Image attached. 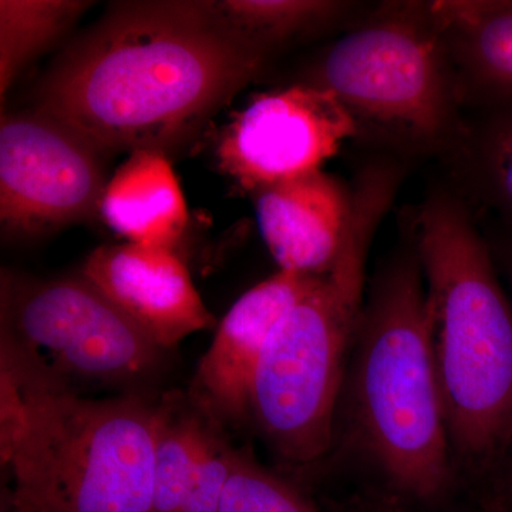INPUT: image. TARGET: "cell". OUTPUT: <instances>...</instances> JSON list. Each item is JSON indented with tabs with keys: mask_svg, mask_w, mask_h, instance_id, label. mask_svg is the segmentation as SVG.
<instances>
[{
	"mask_svg": "<svg viewBox=\"0 0 512 512\" xmlns=\"http://www.w3.org/2000/svg\"><path fill=\"white\" fill-rule=\"evenodd\" d=\"M93 2L0 0V97L40 53L67 32Z\"/></svg>",
	"mask_w": 512,
	"mask_h": 512,
	"instance_id": "cell-17",
	"label": "cell"
},
{
	"mask_svg": "<svg viewBox=\"0 0 512 512\" xmlns=\"http://www.w3.org/2000/svg\"><path fill=\"white\" fill-rule=\"evenodd\" d=\"M160 397L87 399L40 366L6 467L13 512H151Z\"/></svg>",
	"mask_w": 512,
	"mask_h": 512,
	"instance_id": "cell-5",
	"label": "cell"
},
{
	"mask_svg": "<svg viewBox=\"0 0 512 512\" xmlns=\"http://www.w3.org/2000/svg\"><path fill=\"white\" fill-rule=\"evenodd\" d=\"M315 278L278 271L245 292L221 320L187 392L212 423L225 429L249 420L252 386L266 343Z\"/></svg>",
	"mask_w": 512,
	"mask_h": 512,
	"instance_id": "cell-10",
	"label": "cell"
},
{
	"mask_svg": "<svg viewBox=\"0 0 512 512\" xmlns=\"http://www.w3.org/2000/svg\"><path fill=\"white\" fill-rule=\"evenodd\" d=\"M427 292L431 355L456 464L512 440V308L466 201L431 191L410 222Z\"/></svg>",
	"mask_w": 512,
	"mask_h": 512,
	"instance_id": "cell-3",
	"label": "cell"
},
{
	"mask_svg": "<svg viewBox=\"0 0 512 512\" xmlns=\"http://www.w3.org/2000/svg\"><path fill=\"white\" fill-rule=\"evenodd\" d=\"M80 274L167 352L218 326L177 249L103 245L87 256Z\"/></svg>",
	"mask_w": 512,
	"mask_h": 512,
	"instance_id": "cell-11",
	"label": "cell"
},
{
	"mask_svg": "<svg viewBox=\"0 0 512 512\" xmlns=\"http://www.w3.org/2000/svg\"><path fill=\"white\" fill-rule=\"evenodd\" d=\"M403 177L402 168L389 161L360 171L335 265L313 279L266 343L249 421L291 466H312L335 448L340 396L365 306L367 258Z\"/></svg>",
	"mask_w": 512,
	"mask_h": 512,
	"instance_id": "cell-4",
	"label": "cell"
},
{
	"mask_svg": "<svg viewBox=\"0 0 512 512\" xmlns=\"http://www.w3.org/2000/svg\"><path fill=\"white\" fill-rule=\"evenodd\" d=\"M454 160L461 183L512 227V104L494 107L480 123H466Z\"/></svg>",
	"mask_w": 512,
	"mask_h": 512,
	"instance_id": "cell-15",
	"label": "cell"
},
{
	"mask_svg": "<svg viewBox=\"0 0 512 512\" xmlns=\"http://www.w3.org/2000/svg\"><path fill=\"white\" fill-rule=\"evenodd\" d=\"M214 424L187 393L160 397L151 512H181L192 468Z\"/></svg>",
	"mask_w": 512,
	"mask_h": 512,
	"instance_id": "cell-16",
	"label": "cell"
},
{
	"mask_svg": "<svg viewBox=\"0 0 512 512\" xmlns=\"http://www.w3.org/2000/svg\"><path fill=\"white\" fill-rule=\"evenodd\" d=\"M92 141L45 111L3 113L0 222L3 234L32 238L100 218L110 177Z\"/></svg>",
	"mask_w": 512,
	"mask_h": 512,
	"instance_id": "cell-8",
	"label": "cell"
},
{
	"mask_svg": "<svg viewBox=\"0 0 512 512\" xmlns=\"http://www.w3.org/2000/svg\"><path fill=\"white\" fill-rule=\"evenodd\" d=\"M403 493L436 497L456 473L412 247L367 289L340 396L336 437ZM336 443V441H335Z\"/></svg>",
	"mask_w": 512,
	"mask_h": 512,
	"instance_id": "cell-2",
	"label": "cell"
},
{
	"mask_svg": "<svg viewBox=\"0 0 512 512\" xmlns=\"http://www.w3.org/2000/svg\"><path fill=\"white\" fill-rule=\"evenodd\" d=\"M508 261H510V275H511V281H512V247L510 251V258H508Z\"/></svg>",
	"mask_w": 512,
	"mask_h": 512,
	"instance_id": "cell-22",
	"label": "cell"
},
{
	"mask_svg": "<svg viewBox=\"0 0 512 512\" xmlns=\"http://www.w3.org/2000/svg\"><path fill=\"white\" fill-rule=\"evenodd\" d=\"M431 12L446 39L464 103L512 104V0H441Z\"/></svg>",
	"mask_w": 512,
	"mask_h": 512,
	"instance_id": "cell-13",
	"label": "cell"
},
{
	"mask_svg": "<svg viewBox=\"0 0 512 512\" xmlns=\"http://www.w3.org/2000/svg\"><path fill=\"white\" fill-rule=\"evenodd\" d=\"M100 218L130 244L177 249L190 215L167 154L130 153L110 175Z\"/></svg>",
	"mask_w": 512,
	"mask_h": 512,
	"instance_id": "cell-14",
	"label": "cell"
},
{
	"mask_svg": "<svg viewBox=\"0 0 512 512\" xmlns=\"http://www.w3.org/2000/svg\"><path fill=\"white\" fill-rule=\"evenodd\" d=\"M0 512H13L12 504H10L8 491L2 487V498H0Z\"/></svg>",
	"mask_w": 512,
	"mask_h": 512,
	"instance_id": "cell-21",
	"label": "cell"
},
{
	"mask_svg": "<svg viewBox=\"0 0 512 512\" xmlns=\"http://www.w3.org/2000/svg\"><path fill=\"white\" fill-rule=\"evenodd\" d=\"M309 83L339 100L359 134L407 154H448L466 128L463 90L430 2L384 5L329 47Z\"/></svg>",
	"mask_w": 512,
	"mask_h": 512,
	"instance_id": "cell-6",
	"label": "cell"
},
{
	"mask_svg": "<svg viewBox=\"0 0 512 512\" xmlns=\"http://www.w3.org/2000/svg\"><path fill=\"white\" fill-rule=\"evenodd\" d=\"M268 57L212 2H117L53 63L35 109L106 156H168L258 79Z\"/></svg>",
	"mask_w": 512,
	"mask_h": 512,
	"instance_id": "cell-1",
	"label": "cell"
},
{
	"mask_svg": "<svg viewBox=\"0 0 512 512\" xmlns=\"http://www.w3.org/2000/svg\"><path fill=\"white\" fill-rule=\"evenodd\" d=\"M237 453L224 429L214 424L192 468L181 512H218Z\"/></svg>",
	"mask_w": 512,
	"mask_h": 512,
	"instance_id": "cell-20",
	"label": "cell"
},
{
	"mask_svg": "<svg viewBox=\"0 0 512 512\" xmlns=\"http://www.w3.org/2000/svg\"><path fill=\"white\" fill-rule=\"evenodd\" d=\"M218 512H315L295 485L238 450Z\"/></svg>",
	"mask_w": 512,
	"mask_h": 512,
	"instance_id": "cell-19",
	"label": "cell"
},
{
	"mask_svg": "<svg viewBox=\"0 0 512 512\" xmlns=\"http://www.w3.org/2000/svg\"><path fill=\"white\" fill-rule=\"evenodd\" d=\"M0 332L49 357L59 379L146 383L167 350L138 329L82 274L53 279L2 272Z\"/></svg>",
	"mask_w": 512,
	"mask_h": 512,
	"instance_id": "cell-7",
	"label": "cell"
},
{
	"mask_svg": "<svg viewBox=\"0 0 512 512\" xmlns=\"http://www.w3.org/2000/svg\"><path fill=\"white\" fill-rule=\"evenodd\" d=\"M356 121L339 100L312 83L258 94L221 134L222 173L254 192L322 170L350 138Z\"/></svg>",
	"mask_w": 512,
	"mask_h": 512,
	"instance_id": "cell-9",
	"label": "cell"
},
{
	"mask_svg": "<svg viewBox=\"0 0 512 512\" xmlns=\"http://www.w3.org/2000/svg\"><path fill=\"white\" fill-rule=\"evenodd\" d=\"M222 20L266 52L328 28L352 5L335 0H218L212 2Z\"/></svg>",
	"mask_w": 512,
	"mask_h": 512,
	"instance_id": "cell-18",
	"label": "cell"
},
{
	"mask_svg": "<svg viewBox=\"0 0 512 512\" xmlns=\"http://www.w3.org/2000/svg\"><path fill=\"white\" fill-rule=\"evenodd\" d=\"M252 195L256 224L279 271L328 274L348 232L352 187L318 170Z\"/></svg>",
	"mask_w": 512,
	"mask_h": 512,
	"instance_id": "cell-12",
	"label": "cell"
}]
</instances>
